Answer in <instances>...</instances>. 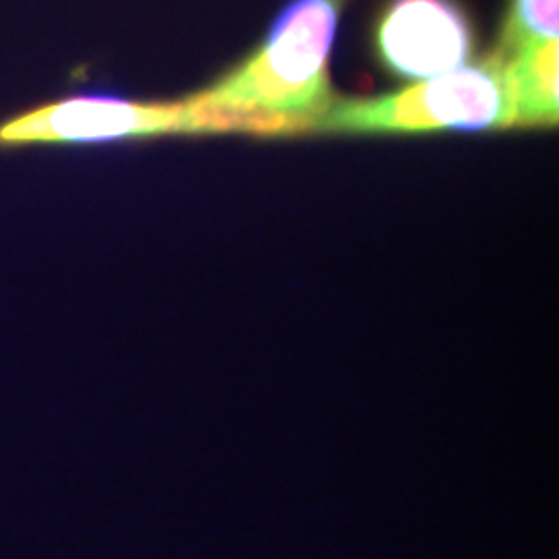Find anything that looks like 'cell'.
<instances>
[{"instance_id":"obj_1","label":"cell","mask_w":559,"mask_h":559,"mask_svg":"<svg viewBox=\"0 0 559 559\" xmlns=\"http://www.w3.org/2000/svg\"><path fill=\"white\" fill-rule=\"evenodd\" d=\"M344 0H295L260 50L189 100L201 108L282 120L307 131L334 102L328 62Z\"/></svg>"},{"instance_id":"obj_2","label":"cell","mask_w":559,"mask_h":559,"mask_svg":"<svg viewBox=\"0 0 559 559\" xmlns=\"http://www.w3.org/2000/svg\"><path fill=\"white\" fill-rule=\"evenodd\" d=\"M293 133L282 120L201 108L193 102H138L81 94L48 102L0 122V150L25 145H80L198 133Z\"/></svg>"},{"instance_id":"obj_3","label":"cell","mask_w":559,"mask_h":559,"mask_svg":"<svg viewBox=\"0 0 559 559\" xmlns=\"http://www.w3.org/2000/svg\"><path fill=\"white\" fill-rule=\"evenodd\" d=\"M516 127L514 104L501 60L493 55L436 80L362 100H338L307 131L417 133L485 131Z\"/></svg>"},{"instance_id":"obj_4","label":"cell","mask_w":559,"mask_h":559,"mask_svg":"<svg viewBox=\"0 0 559 559\" xmlns=\"http://www.w3.org/2000/svg\"><path fill=\"white\" fill-rule=\"evenodd\" d=\"M376 48L388 71L420 83L466 64L473 27L454 0H392L378 23Z\"/></svg>"},{"instance_id":"obj_5","label":"cell","mask_w":559,"mask_h":559,"mask_svg":"<svg viewBox=\"0 0 559 559\" xmlns=\"http://www.w3.org/2000/svg\"><path fill=\"white\" fill-rule=\"evenodd\" d=\"M500 60L514 104L516 127L556 124L559 112L558 40L531 44Z\"/></svg>"},{"instance_id":"obj_6","label":"cell","mask_w":559,"mask_h":559,"mask_svg":"<svg viewBox=\"0 0 559 559\" xmlns=\"http://www.w3.org/2000/svg\"><path fill=\"white\" fill-rule=\"evenodd\" d=\"M559 0H512L501 27L498 57H510L531 44L558 40Z\"/></svg>"}]
</instances>
